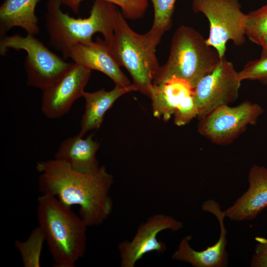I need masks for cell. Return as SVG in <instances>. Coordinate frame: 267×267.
Instances as JSON below:
<instances>
[{
    "label": "cell",
    "mask_w": 267,
    "mask_h": 267,
    "mask_svg": "<svg viewBox=\"0 0 267 267\" xmlns=\"http://www.w3.org/2000/svg\"><path fill=\"white\" fill-rule=\"evenodd\" d=\"M36 169L42 194L54 196L70 207L78 206L80 216L88 226L101 224L112 213L110 191L114 178L104 167L84 173L54 158L38 162Z\"/></svg>",
    "instance_id": "6da1fadb"
},
{
    "label": "cell",
    "mask_w": 267,
    "mask_h": 267,
    "mask_svg": "<svg viewBox=\"0 0 267 267\" xmlns=\"http://www.w3.org/2000/svg\"><path fill=\"white\" fill-rule=\"evenodd\" d=\"M99 143L92 135L84 137L80 134L63 140L54 158L61 161L73 169L84 173L92 172L99 166L96 153Z\"/></svg>",
    "instance_id": "2e32d148"
},
{
    "label": "cell",
    "mask_w": 267,
    "mask_h": 267,
    "mask_svg": "<svg viewBox=\"0 0 267 267\" xmlns=\"http://www.w3.org/2000/svg\"><path fill=\"white\" fill-rule=\"evenodd\" d=\"M39 227L45 237L54 267H74L85 254L86 222L56 197L42 194L38 198Z\"/></svg>",
    "instance_id": "7a4b0ae2"
},
{
    "label": "cell",
    "mask_w": 267,
    "mask_h": 267,
    "mask_svg": "<svg viewBox=\"0 0 267 267\" xmlns=\"http://www.w3.org/2000/svg\"><path fill=\"white\" fill-rule=\"evenodd\" d=\"M238 74L241 82L257 80L267 85V57L248 61Z\"/></svg>",
    "instance_id": "603a6c76"
},
{
    "label": "cell",
    "mask_w": 267,
    "mask_h": 267,
    "mask_svg": "<svg viewBox=\"0 0 267 267\" xmlns=\"http://www.w3.org/2000/svg\"><path fill=\"white\" fill-rule=\"evenodd\" d=\"M244 26L246 36L251 42L260 46L262 40L267 36V4L246 14Z\"/></svg>",
    "instance_id": "44dd1931"
},
{
    "label": "cell",
    "mask_w": 267,
    "mask_h": 267,
    "mask_svg": "<svg viewBox=\"0 0 267 267\" xmlns=\"http://www.w3.org/2000/svg\"><path fill=\"white\" fill-rule=\"evenodd\" d=\"M149 97L153 115L164 121L169 120L173 115L175 124L182 126L197 117L194 88L184 79L173 77L153 85Z\"/></svg>",
    "instance_id": "30bf717a"
},
{
    "label": "cell",
    "mask_w": 267,
    "mask_h": 267,
    "mask_svg": "<svg viewBox=\"0 0 267 267\" xmlns=\"http://www.w3.org/2000/svg\"><path fill=\"white\" fill-rule=\"evenodd\" d=\"M9 48L27 52L24 67L28 86L42 90L57 81L73 66L51 51L34 36L27 34L4 36L0 41V54H5Z\"/></svg>",
    "instance_id": "8992f818"
},
{
    "label": "cell",
    "mask_w": 267,
    "mask_h": 267,
    "mask_svg": "<svg viewBox=\"0 0 267 267\" xmlns=\"http://www.w3.org/2000/svg\"><path fill=\"white\" fill-rule=\"evenodd\" d=\"M183 226L181 222L168 215L156 214L150 217L139 225L131 240H125L119 244L121 267H134L139 260L150 252L164 253L167 246L158 240V234L169 229L176 231Z\"/></svg>",
    "instance_id": "8fae6325"
},
{
    "label": "cell",
    "mask_w": 267,
    "mask_h": 267,
    "mask_svg": "<svg viewBox=\"0 0 267 267\" xmlns=\"http://www.w3.org/2000/svg\"><path fill=\"white\" fill-rule=\"evenodd\" d=\"M221 59L201 33L190 26L181 25L173 35L168 58L160 66L153 85L175 77L186 80L194 88L217 66Z\"/></svg>",
    "instance_id": "5b68a950"
},
{
    "label": "cell",
    "mask_w": 267,
    "mask_h": 267,
    "mask_svg": "<svg viewBox=\"0 0 267 267\" xmlns=\"http://www.w3.org/2000/svg\"><path fill=\"white\" fill-rule=\"evenodd\" d=\"M264 112L261 106L245 101L235 106L217 107L199 119L200 134L219 145L229 143L249 125H254Z\"/></svg>",
    "instance_id": "ba28073f"
},
{
    "label": "cell",
    "mask_w": 267,
    "mask_h": 267,
    "mask_svg": "<svg viewBox=\"0 0 267 267\" xmlns=\"http://www.w3.org/2000/svg\"><path fill=\"white\" fill-rule=\"evenodd\" d=\"M194 12H201L207 18L210 32L206 42L225 57L226 44L232 41L236 46L245 41L244 22L246 14L241 10L239 0H193Z\"/></svg>",
    "instance_id": "52a82bcc"
},
{
    "label": "cell",
    "mask_w": 267,
    "mask_h": 267,
    "mask_svg": "<svg viewBox=\"0 0 267 267\" xmlns=\"http://www.w3.org/2000/svg\"><path fill=\"white\" fill-rule=\"evenodd\" d=\"M154 8V20L151 27L164 33L173 24V16L177 0H150Z\"/></svg>",
    "instance_id": "7402d4cb"
},
{
    "label": "cell",
    "mask_w": 267,
    "mask_h": 267,
    "mask_svg": "<svg viewBox=\"0 0 267 267\" xmlns=\"http://www.w3.org/2000/svg\"><path fill=\"white\" fill-rule=\"evenodd\" d=\"M164 33L151 27L147 33L138 34L130 27L120 11L113 36L107 42L119 66L130 73L136 91L148 96L160 66L156 49Z\"/></svg>",
    "instance_id": "3957f363"
},
{
    "label": "cell",
    "mask_w": 267,
    "mask_h": 267,
    "mask_svg": "<svg viewBox=\"0 0 267 267\" xmlns=\"http://www.w3.org/2000/svg\"><path fill=\"white\" fill-rule=\"evenodd\" d=\"M133 91H136L133 84L128 87L115 86L110 91L102 89L94 92L85 91L83 95L85 102V111L79 134L83 136L87 132L99 128L105 114L116 100Z\"/></svg>",
    "instance_id": "e0dca14e"
},
{
    "label": "cell",
    "mask_w": 267,
    "mask_h": 267,
    "mask_svg": "<svg viewBox=\"0 0 267 267\" xmlns=\"http://www.w3.org/2000/svg\"><path fill=\"white\" fill-rule=\"evenodd\" d=\"M91 70L74 62L71 68L55 83L42 90L41 110L50 119L66 114L73 103L83 97Z\"/></svg>",
    "instance_id": "7c38bea8"
},
{
    "label": "cell",
    "mask_w": 267,
    "mask_h": 267,
    "mask_svg": "<svg viewBox=\"0 0 267 267\" xmlns=\"http://www.w3.org/2000/svg\"><path fill=\"white\" fill-rule=\"evenodd\" d=\"M248 180L246 191L224 211L225 217L232 221L253 220L267 207V168L253 165Z\"/></svg>",
    "instance_id": "9a60e30c"
},
{
    "label": "cell",
    "mask_w": 267,
    "mask_h": 267,
    "mask_svg": "<svg viewBox=\"0 0 267 267\" xmlns=\"http://www.w3.org/2000/svg\"><path fill=\"white\" fill-rule=\"evenodd\" d=\"M256 240L258 243L255 248V253L257 254H267V238L257 237Z\"/></svg>",
    "instance_id": "d4e9b609"
},
{
    "label": "cell",
    "mask_w": 267,
    "mask_h": 267,
    "mask_svg": "<svg viewBox=\"0 0 267 267\" xmlns=\"http://www.w3.org/2000/svg\"><path fill=\"white\" fill-rule=\"evenodd\" d=\"M61 4L59 0H48L45 26L51 44L63 56L74 45L92 42L97 33L107 43L111 40L120 12L116 5L95 0L89 17L75 18L63 12Z\"/></svg>",
    "instance_id": "277c9868"
},
{
    "label": "cell",
    "mask_w": 267,
    "mask_h": 267,
    "mask_svg": "<svg viewBox=\"0 0 267 267\" xmlns=\"http://www.w3.org/2000/svg\"><path fill=\"white\" fill-rule=\"evenodd\" d=\"M44 235L38 226L33 230L25 241L17 240L15 246L19 251L24 267H39Z\"/></svg>",
    "instance_id": "d6986e66"
},
{
    "label": "cell",
    "mask_w": 267,
    "mask_h": 267,
    "mask_svg": "<svg viewBox=\"0 0 267 267\" xmlns=\"http://www.w3.org/2000/svg\"><path fill=\"white\" fill-rule=\"evenodd\" d=\"M260 46L262 47L261 58L267 57V36L263 39Z\"/></svg>",
    "instance_id": "484cf974"
},
{
    "label": "cell",
    "mask_w": 267,
    "mask_h": 267,
    "mask_svg": "<svg viewBox=\"0 0 267 267\" xmlns=\"http://www.w3.org/2000/svg\"><path fill=\"white\" fill-rule=\"evenodd\" d=\"M241 81L232 62L225 57L217 66L202 78L194 88V99L200 119L238 97Z\"/></svg>",
    "instance_id": "9c48e42d"
},
{
    "label": "cell",
    "mask_w": 267,
    "mask_h": 267,
    "mask_svg": "<svg viewBox=\"0 0 267 267\" xmlns=\"http://www.w3.org/2000/svg\"><path fill=\"white\" fill-rule=\"evenodd\" d=\"M251 267H267V254H254L251 262Z\"/></svg>",
    "instance_id": "cb8c5ba5"
},
{
    "label": "cell",
    "mask_w": 267,
    "mask_h": 267,
    "mask_svg": "<svg viewBox=\"0 0 267 267\" xmlns=\"http://www.w3.org/2000/svg\"><path fill=\"white\" fill-rule=\"evenodd\" d=\"M39 0H5L0 7V34L4 35L14 27L35 36L40 31L35 8Z\"/></svg>",
    "instance_id": "ac0fdd59"
},
{
    "label": "cell",
    "mask_w": 267,
    "mask_h": 267,
    "mask_svg": "<svg viewBox=\"0 0 267 267\" xmlns=\"http://www.w3.org/2000/svg\"><path fill=\"white\" fill-rule=\"evenodd\" d=\"M61 4L70 8L73 11L78 13L80 5L84 0H59ZM119 6L126 19L134 20L139 19L144 15L148 5V0H102Z\"/></svg>",
    "instance_id": "ffe728a7"
},
{
    "label": "cell",
    "mask_w": 267,
    "mask_h": 267,
    "mask_svg": "<svg viewBox=\"0 0 267 267\" xmlns=\"http://www.w3.org/2000/svg\"><path fill=\"white\" fill-rule=\"evenodd\" d=\"M63 57L71 58L74 63L91 70L102 72L110 78L115 86L128 87L133 85L111 54L107 42L99 38L95 42L74 45Z\"/></svg>",
    "instance_id": "5bb4252c"
},
{
    "label": "cell",
    "mask_w": 267,
    "mask_h": 267,
    "mask_svg": "<svg viewBox=\"0 0 267 267\" xmlns=\"http://www.w3.org/2000/svg\"><path fill=\"white\" fill-rule=\"evenodd\" d=\"M202 211L213 214L219 221L220 234L217 242L212 246L201 251L192 249L190 245L192 236L187 235L179 243L177 249L173 253L172 259L189 263L195 267H222L227 261V230L224 223L225 217L224 211L221 210L219 204L214 200L205 201L202 206Z\"/></svg>",
    "instance_id": "4fadbf2b"
}]
</instances>
